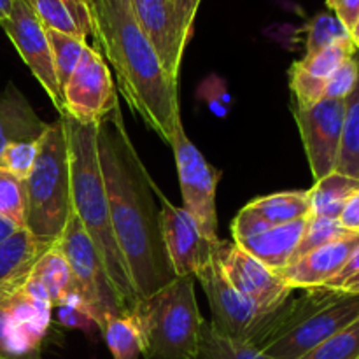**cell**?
Listing matches in <instances>:
<instances>
[{
	"instance_id": "obj_1",
	"label": "cell",
	"mask_w": 359,
	"mask_h": 359,
	"mask_svg": "<svg viewBox=\"0 0 359 359\" xmlns=\"http://www.w3.org/2000/svg\"><path fill=\"white\" fill-rule=\"evenodd\" d=\"M97 149L112 231L140 304L177 279L161 237V191L130 140L121 107L97 123Z\"/></svg>"
},
{
	"instance_id": "obj_2",
	"label": "cell",
	"mask_w": 359,
	"mask_h": 359,
	"mask_svg": "<svg viewBox=\"0 0 359 359\" xmlns=\"http://www.w3.org/2000/svg\"><path fill=\"white\" fill-rule=\"evenodd\" d=\"M93 37L116 74V88L135 114L170 146L181 121L179 84L168 77L130 0H91Z\"/></svg>"
},
{
	"instance_id": "obj_3",
	"label": "cell",
	"mask_w": 359,
	"mask_h": 359,
	"mask_svg": "<svg viewBox=\"0 0 359 359\" xmlns=\"http://www.w3.org/2000/svg\"><path fill=\"white\" fill-rule=\"evenodd\" d=\"M263 314L248 342L273 359H300L359 319V294L307 287Z\"/></svg>"
},
{
	"instance_id": "obj_4",
	"label": "cell",
	"mask_w": 359,
	"mask_h": 359,
	"mask_svg": "<svg viewBox=\"0 0 359 359\" xmlns=\"http://www.w3.org/2000/svg\"><path fill=\"white\" fill-rule=\"evenodd\" d=\"M60 118L63 119L67 144H69L72 212L100 252L112 286L118 291L128 316H132L139 305V300L112 231L107 193H105L100 161H98L97 125H83L74 121L69 116H60Z\"/></svg>"
},
{
	"instance_id": "obj_5",
	"label": "cell",
	"mask_w": 359,
	"mask_h": 359,
	"mask_svg": "<svg viewBox=\"0 0 359 359\" xmlns=\"http://www.w3.org/2000/svg\"><path fill=\"white\" fill-rule=\"evenodd\" d=\"M193 276L177 277L140 302L133 312L146 359H195L205 319L195 294Z\"/></svg>"
},
{
	"instance_id": "obj_6",
	"label": "cell",
	"mask_w": 359,
	"mask_h": 359,
	"mask_svg": "<svg viewBox=\"0 0 359 359\" xmlns=\"http://www.w3.org/2000/svg\"><path fill=\"white\" fill-rule=\"evenodd\" d=\"M27 223L25 230L35 238L55 244L72 216L69 144L63 119L49 123L39 139L34 170L25 181Z\"/></svg>"
},
{
	"instance_id": "obj_7",
	"label": "cell",
	"mask_w": 359,
	"mask_h": 359,
	"mask_svg": "<svg viewBox=\"0 0 359 359\" xmlns=\"http://www.w3.org/2000/svg\"><path fill=\"white\" fill-rule=\"evenodd\" d=\"M56 242L69 262L74 293L81 298L95 326L102 332L111 316H128L118 291L112 286L100 252L74 212Z\"/></svg>"
},
{
	"instance_id": "obj_8",
	"label": "cell",
	"mask_w": 359,
	"mask_h": 359,
	"mask_svg": "<svg viewBox=\"0 0 359 359\" xmlns=\"http://www.w3.org/2000/svg\"><path fill=\"white\" fill-rule=\"evenodd\" d=\"M170 147L174 149L181 184L182 209L196 221L203 237L210 242H219L217 237L216 189L221 172L209 163L198 147L188 139L184 126H179Z\"/></svg>"
},
{
	"instance_id": "obj_9",
	"label": "cell",
	"mask_w": 359,
	"mask_h": 359,
	"mask_svg": "<svg viewBox=\"0 0 359 359\" xmlns=\"http://www.w3.org/2000/svg\"><path fill=\"white\" fill-rule=\"evenodd\" d=\"M63 116L97 125L119 107L118 88L100 51L88 46L79 65L62 90Z\"/></svg>"
},
{
	"instance_id": "obj_10",
	"label": "cell",
	"mask_w": 359,
	"mask_h": 359,
	"mask_svg": "<svg viewBox=\"0 0 359 359\" xmlns=\"http://www.w3.org/2000/svg\"><path fill=\"white\" fill-rule=\"evenodd\" d=\"M344 98H323L311 107L291 104L316 181L337 170L344 130Z\"/></svg>"
},
{
	"instance_id": "obj_11",
	"label": "cell",
	"mask_w": 359,
	"mask_h": 359,
	"mask_svg": "<svg viewBox=\"0 0 359 359\" xmlns=\"http://www.w3.org/2000/svg\"><path fill=\"white\" fill-rule=\"evenodd\" d=\"M0 27L4 28L39 84L44 88L58 114L63 116V98L58 79H56L51 46H49L46 28L42 27L41 20L34 13L30 4L27 0H16L9 16L0 20Z\"/></svg>"
},
{
	"instance_id": "obj_12",
	"label": "cell",
	"mask_w": 359,
	"mask_h": 359,
	"mask_svg": "<svg viewBox=\"0 0 359 359\" xmlns=\"http://www.w3.org/2000/svg\"><path fill=\"white\" fill-rule=\"evenodd\" d=\"M217 248L209 263L196 273L195 279L202 284L209 300L212 316L209 321L210 326L221 335L248 342L263 314L231 286L219 263Z\"/></svg>"
},
{
	"instance_id": "obj_13",
	"label": "cell",
	"mask_w": 359,
	"mask_h": 359,
	"mask_svg": "<svg viewBox=\"0 0 359 359\" xmlns=\"http://www.w3.org/2000/svg\"><path fill=\"white\" fill-rule=\"evenodd\" d=\"M217 256L231 286L242 297L248 298L262 314L276 311L293 294L294 290L280 279L279 273L248 255L233 241H219Z\"/></svg>"
},
{
	"instance_id": "obj_14",
	"label": "cell",
	"mask_w": 359,
	"mask_h": 359,
	"mask_svg": "<svg viewBox=\"0 0 359 359\" xmlns=\"http://www.w3.org/2000/svg\"><path fill=\"white\" fill-rule=\"evenodd\" d=\"M160 226L175 277H195L209 263L219 242L203 237L196 221L182 207L160 195Z\"/></svg>"
},
{
	"instance_id": "obj_15",
	"label": "cell",
	"mask_w": 359,
	"mask_h": 359,
	"mask_svg": "<svg viewBox=\"0 0 359 359\" xmlns=\"http://www.w3.org/2000/svg\"><path fill=\"white\" fill-rule=\"evenodd\" d=\"M137 23L153 44L165 72L179 84L186 41L170 0H130Z\"/></svg>"
},
{
	"instance_id": "obj_16",
	"label": "cell",
	"mask_w": 359,
	"mask_h": 359,
	"mask_svg": "<svg viewBox=\"0 0 359 359\" xmlns=\"http://www.w3.org/2000/svg\"><path fill=\"white\" fill-rule=\"evenodd\" d=\"M359 245V233H347L342 238L321 245L307 252L291 265L279 270V276L291 290L326 286L335 279L342 266L346 265L351 252Z\"/></svg>"
},
{
	"instance_id": "obj_17",
	"label": "cell",
	"mask_w": 359,
	"mask_h": 359,
	"mask_svg": "<svg viewBox=\"0 0 359 359\" xmlns=\"http://www.w3.org/2000/svg\"><path fill=\"white\" fill-rule=\"evenodd\" d=\"M23 93L9 83L0 93V154L9 144L34 142L48 130Z\"/></svg>"
},
{
	"instance_id": "obj_18",
	"label": "cell",
	"mask_w": 359,
	"mask_h": 359,
	"mask_svg": "<svg viewBox=\"0 0 359 359\" xmlns=\"http://www.w3.org/2000/svg\"><path fill=\"white\" fill-rule=\"evenodd\" d=\"M311 217V216H309ZM309 217L293 221V223L279 224L265 230L256 237L245 238V241L237 242L238 248L244 249L248 255L262 262L263 265L269 266L273 272H279L284 266L290 265L298 244L307 228Z\"/></svg>"
},
{
	"instance_id": "obj_19",
	"label": "cell",
	"mask_w": 359,
	"mask_h": 359,
	"mask_svg": "<svg viewBox=\"0 0 359 359\" xmlns=\"http://www.w3.org/2000/svg\"><path fill=\"white\" fill-rule=\"evenodd\" d=\"M28 283L34 284L48 298L51 309L67 294L74 293L72 272H70L69 262L63 256L58 242H55L48 251L42 252L41 258L34 263L30 276H28Z\"/></svg>"
},
{
	"instance_id": "obj_20",
	"label": "cell",
	"mask_w": 359,
	"mask_h": 359,
	"mask_svg": "<svg viewBox=\"0 0 359 359\" xmlns=\"http://www.w3.org/2000/svg\"><path fill=\"white\" fill-rule=\"evenodd\" d=\"M53 244L35 238L28 230L21 228L0 245V284L28 273L34 263Z\"/></svg>"
},
{
	"instance_id": "obj_21",
	"label": "cell",
	"mask_w": 359,
	"mask_h": 359,
	"mask_svg": "<svg viewBox=\"0 0 359 359\" xmlns=\"http://www.w3.org/2000/svg\"><path fill=\"white\" fill-rule=\"evenodd\" d=\"M359 189V181L340 172H332L326 177L316 181L314 188L309 189L311 195L312 216L339 219L344 205Z\"/></svg>"
},
{
	"instance_id": "obj_22",
	"label": "cell",
	"mask_w": 359,
	"mask_h": 359,
	"mask_svg": "<svg viewBox=\"0 0 359 359\" xmlns=\"http://www.w3.org/2000/svg\"><path fill=\"white\" fill-rule=\"evenodd\" d=\"M249 205L272 226L293 223L312 214L309 191H280L259 196L249 202Z\"/></svg>"
},
{
	"instance_id": "obj_23",
	"label": "cell",
	"mask_w": 359,
	"mask_h": 359,
	"mask_svg": "<svg viewBox=\"0 0 359 359\" xmlns=\"http://www.w3.org/2000/svg\"><path fill=\"white\" fill-rule=\"evenodd\" d=\"M356 58L359 67L358 51ZM344 102H346V109H344L342 144H340V154L335 172L359 181V72L353 91L344 98Z\"/></svg>"
},
{
	"instance_id": "obj_24",
	"label": "cell",
	"mask_w": 359,
	"mask_h": 359,
	"mask_svg": "<svg viewBox=\"0 0 359 359\" xmlns=\"http://www.w3.org/2000/svg\"><path fill=\"white\" fill-rule=\"evenodd\" d=\"M195 359H273L245 340L230 339L203 323Z\"/></svg>"
},
{
	"instance_id": "obj_25",
	"label": "cell",
	"mask_w": 359,
	"mask_h": 359,
	"mask_svg": "<svg viewBox=\"0 0 359 359\" xmlns=\"http://www.w3.org/2000/svg\"><path fill=\"white\" fill-rule=\"evenodd\" d=\"M102 335L114 359L142 356V337L133 316H111L102 328Z\"/></svg>"
},
{
	"instance_id": "obj_26",
	"label": "cell",
	"mask_w": 359,
	"mask_h": 359,
	"mask_svg": "<svg viewBox=\"0 0 359 359\" xmlns=\"http://www.w3.org/2000/svg\"><path fill=\"white\" fill-rule=\"evenodd\" d=\"M46 34H48L49 46H51L56 79H58L60 91H62L65 88V84L69 83L70 76L74 74L76 67L79 65L84 49L90 44L84 39L72 37V35L62 34V32L56 30H46Z\"/></svg>"
},
{
	"instance_id": "obj_27",
	"label": "cell",
	"mask_w": 359,
	"mask_h": 359,
	"mask_svg": "<svg viewBox=\"0 0 359 359\" xmlns=\"http://www.w3.org/2000/svg\"><path fill=\"white\" fill-rule=\"evenodd\" d=\"M46 30H56L86 41V34L81 30L72 11L65 0H27Z\"/></svg>"
},
{
	"instance_id": "obj_28",
	"label": "cell",
	"mask_w": 359,
	"mask_h": 359,
	"mask_svg": "<svg viewBox=\"0 0 359 359\" xmlns=\"http://www.w3.org/2000/svg\"><path fill=\"white\" fill-rule=\"evenodd\" d=\"M356 55V48H354L353 41L349 39H344V41L333 42L328 48L321 49V51L314 53L311 56H304L302 60H298V65L304 70H307L309 74L316 77H321V79H328L347 58Z\"/></svg>"
},
{
	"instance_id": "obj_29",
	"label": "cell",
	"mask_w": 359,
	"mask_h": 359,
	"mask_svg": "<svg viewBox=\"0 0 359 359\" xmlns=\"http://www.w3.org/2000/svg\"><path fill=\"white\" fill-rule=\"evenodd\" d=\"M0 216L18 228L27 223V189L25 181L0 167Z\"/></svg>"
},
{
	"instance_id": "obj_30",
	"label": "cell",
	"mask_w": 359,
	"mask_h": 359,
	"mask_svg": "<svg viewBox=\"0 0 359 359\" xmlns=\"http://www.w3.org/2000/svg\"><path fill=\"white\" fill-rule=\"evenodd\" d=\"M351 34L342 21L330 13H321L307 25V41H305V56H311L321 49L328 48L333 42L349 39Z\"/></svg>"
},
{
	"instance_id": "obj_31",
	"label": "cell",
	"mask_w": 359,
	"mask_h": 359,
	"mask_svg": "<svg viewBox=\"0 0 359 359\" xmlns=\"http://www.w3.org/2000/svg\"><path fill=\"white\" fill-rule=\"evenodd\" d=\"M347 233H353V231H347L346 228H342L339 219H328V217H319L311 214L304 237H302L290 265L297 262V259H300L302 256L307 255V252L314 251V249L321 248V245L330 244V242L337 241V238H342Z\"/></svg>"
},
{
	"instance_id": "obj_32",
	"label": "cell",
	"mask_w": 359,
	"mask_h": 359,
	"mask_svg": "<svg viewBox=\"0 0 359 359\" xmlns=\"http://www.w3.org/2000/svg\"><path fill=\"white\" fill-rule=\"evenodd\" d=\"M300 359H359V319Z\"/></svg>"
},
{
	"instance_id": "obj_33",
	"label": "cell",
	"mask_w": 359,
	"mask_h": 359,
	"mask_svg": "<svg viewBox=\"0 0 359 359\" xmlns=\"http://www.w3.org/2000/svg\"><path fill=\"white\" fill-rule=\"evenodd\" d=\"M326 79L316 77L302 69L297 62L290 67V90L293 93V104L298 107H311L325 98Z\"/></svg>"
},
{
	"instance_id": "obj_34",
	"label": "cell",
	"mask_w": 359,
	"mask_h": 359,
	"mask_svg": "<svg viewBox=\"0 0 359 359\" xmlns=\"http://www.w3.org/2000/svg\"><path fill=\"white\" fill-rule=\"evenodd\" d=\"M39 154V140L34 142H14L9 144L0 154V167L11 172L21 181H27L30 172L34 170L35 160Z\"/></svg>"
},
{
	"instance_id": "obj_35",
	"label": "cell",
	"mask_w": 359,
	"mask_h": 359,
	"mask_svg": "<svg viewBox=\"0 0 359 359\" xmlns=\"http://www.w3.org/2000/svg\"><path fill=\"white\" fill-rule=\"evenodd\" d=\"M358 58L356 55L347 58L332 76L326 79L325 98H346L353 91L358 81Z\"/></svg>"
},
{
	"instance_id": "obj_36",
	"label": "cell",
	"mask_w": 359,
	"mask_h": 359,
	"mask_svg": "<svg viewBox=\"0 0 359 359\" xmlns=\"http://www.w3.org/2000/svg\"><path fill=\"white\" fill-rule=\"evenodd\" d=\"M272 228V224L266 223L251 205H245L241 212L237 214L233 221H231V237H233V242L245 241V238L256 237V235L263 233L265 230Z\"/></svg>"
},
{
	"instance_id": "obj_37",
	"label": "cell",
	"mask_w": 359,
	"mask_h": 359,
	"mask_svg": "<svg viewBox=\"0 0 359 359\" xmlns=\"http://www.w3.org/2000/svg\"><path fill=\"white\" fill-rule=\"evenodd\" d=\"M170 2H172V7H174L175 16H177L182 37H184L186 44H188L193 37L196 11H198V6L202 0H170Z\"/></svg>"
},
{
	"instance_id": "obj_38",
	"label": "cell",
	"mask_w": 359,
	"mask_h": 359,
	"mask_svg": "<svg viewBox=\"0 0 359 359\" xmlns=\"http://www.w3.org/2000/svg\"><path fill=\"white\" fill-rule=\"evenodd\" d=\"M326 6L333 11V14L342 21L351 34L359 18V0H326Z\"/></svg>"
},
{
	"instance_id": "obj_39",
	"label": "cell",
	"mask_w": 359,
	"mask_h": 359,
	"mask_svg": "<svg viewBox=\"0 0 359 359\" xmlns=\"http://www.w3.org/2000/svg\"><path fill=\"white\" fill-rule=\"evenodd\" d=\"M72 11L81 30L88 35H93V21H91V0H65Z\"/></svg>"
},
{
	"instance_id": "obj_40",
	"label": "cell",
	"mask_w": 359,
	"mask_h": 359,
	"mask_svg": "<svg viewBox=\"0 0 359 359\" xmlns=\"http://www.w3.org/2000/svg\"><path fill=\"white\" fill-rule=\"evenodd\" d=\"M339 223L347 231L359 233V189L354 195H351L349 200L346 202L339 216Z\"/></svg>"
},
{
	"instance_id": "obj_41",
	"label": "cell",
	"mask_w": 359,
	"mask_h": 359,
	"mask_svg": "<svg viewBox=\"0 0 359 359\" xmlns=\"http://www.w3.org/2000/svg\"><path fill=\"white\" fill-rule=\"evenodd\" d=\"M359 273V245L356 249H354L353 252H351V256L347 258L346 265L342 266V270L339 272V276L335 277L333 280H330L328 284H326L325 287H332V290H339L340 286H342L344 283H347V280L351 279V277L358 276Z\"/></svg>"
},
{
	"instance_id": "obj_42",
	"label": "cell",
	"mask_w": 359,
	"mask_h": 359,
	"mask_svg": "<svg viewBox=\"0 0 359 359\" xmlns=\"http://www.w3.org/2000/svg\"><path fill=\"white\" fill-rule=\"evenodd\" d=\"M18 230H21V228H18L16 224L11 223L9 219H6V217L0 216V245H2L4 242L11 237V235L16 233Z\"/></svg>"
},
{
	"instance_id": "obj_43",
	"label": "cell",
	"mask_w": 359,
	"mask_h": 359,
	"mask_svg": "<svg viewBox=\"0 0 359 359\" xmlns=\"http://www.w3.org/2000/svg\"><path fill=\"white\" fill-rule=\"evenodd\" d=\"M339 290L347 291V293H356V294H359V273H358V276L351 277V279L347 280V283H344L342 286L339 287Z\"/></svg>"
},
{
	"instance_id": "obj_44",
	"label": "cell",
	"mask_w": 359,
	"mask_h": 359,
	"mask_svg": "<svg viewBox=\"0 0 359 359\" xmlns=\"http://www.w3.org/2000/svg\"><path fill=\"white\" fill-rule=\"evenodd\" d=\"M14 2H16V0H0V20H4V18L9 16Z\"/></svg>"
},
{
	"instance_id": "obj_45",
	"label": "cell",
	"mask_w": 359,
	"mask_h": 359,
	"mask_svg": "<svg viewBox=\"0 0 359 359\" xmlns=\"http://www.w3.org/2000/svg\"><path fill=\"white\" fill-rule=\"evenodd\" d=\"M351 41H353L354 48H356V51L359 53V18H358L356 25L353 27V30H351Z\"/></svg>"
},
{
	"instance_id": "obj_46",
	"label": "cell",
	"mask_w": 359,
	"mask_h": 359,
	"mask_svg": "<svg viewBox=\"0 0 359 359\" xmlns=\"http://www.w3.org/2000/svg\"><path fill=\"white\" fill-rule=\"evenodd\" d=\"M0 359H6V358H0Z\"/></svg>"
}]
</instances>
